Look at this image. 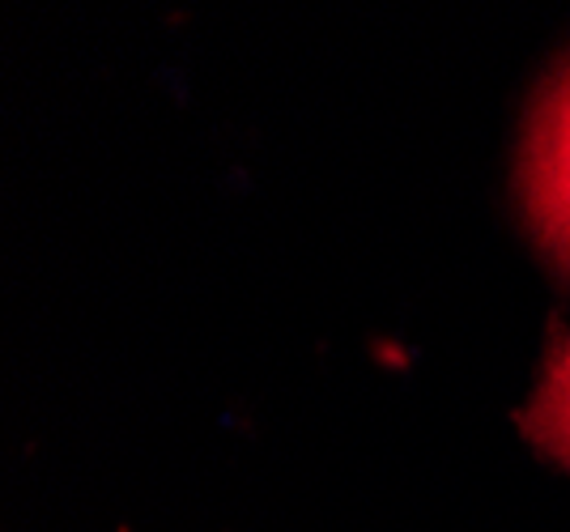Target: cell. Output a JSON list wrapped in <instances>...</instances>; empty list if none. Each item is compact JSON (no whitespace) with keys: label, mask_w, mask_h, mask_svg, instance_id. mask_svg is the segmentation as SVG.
<instances>
[{"label":"cell","mask_w":570,"mask_h":532,"mask_svg":"<svg viewBox=\"0 0 570 532\" xmlns=\"http://www.w3.org/2000/svg\"><path fill=\"white\" fill-rule=\"evenodd\" d=\"M520 431L537 452L570 469V328L549 324L541 380L520 413Z\"/></svg>","instance_id":"2"},{"label":"cell","mask_w":570,"mask_h":532,"mask_svg":"<svg viewBox=\"0 0 570 532\" xmlns=\"http://www.w3.org/2000/svg\"><path fill=\"white\" fill-rule=\"evenodd\" d=\"M520 184L541 256L570 277V60L532 111Z\"/></svg>","instance_id":"1"}]
</instances>
